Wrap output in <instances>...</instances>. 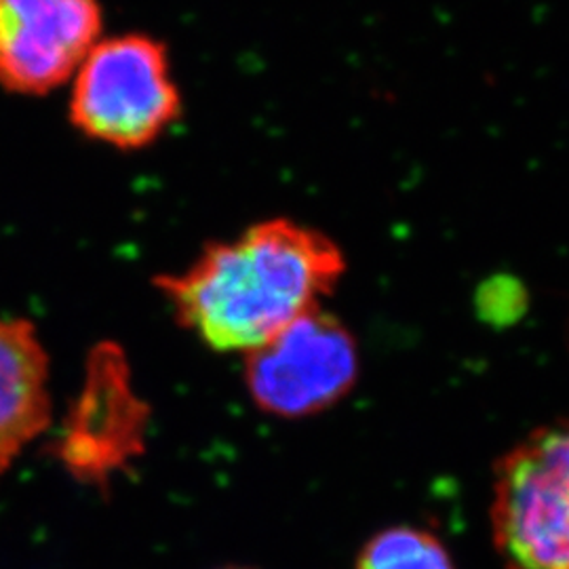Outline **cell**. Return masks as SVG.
I'll use <instances>...</instances> for the list:
<instances>
[{
	"label": "cell",
	"instance_id": "6da1fadb",
	"mask_svg": "<svg viewBox=\"0 0 569 569\" xmlns=\"http://www.w3.org/2000/svg\"><path fill=\"white\" fill-rule=\"evenodd\" d=\"M345 272V253L326 232L274 218L209 244L157 284L183 329L213 350L247 355L319 308Z\"/></svg>",
	"mask_w": 569,
	"mask_h": 569
},
{
	"label": "cell",
	"instance_id": "7a4b0ae2",
	"mask_svg": "<svg viewBox=\"0 0 569 569\" xmlns=\"http://www.w3.org/2000/svg\"><path fill=\"white\" fill-rule=\"evenodd\" d=\"M70 122L121 150L157 142L182 114L167 44L143 32L100 39L72 77Z\"/></svg>",
	"mask_w": 569,
	"mask_h": 569
},
{
	"label": "cell",
	"instance_id": "3957f363",
	"mask_svg": "<svg viewBox=\"0 0 569 569\" xmlns=\"http://www.w3.org/2000/svg\"><path fill=\"white\" fill-rule=\"evenodd\" d=\"M489 521L507 569H569V416L498 460Z\"/></svg>",
	"mask_w": 569,
	"mask_h": 569
},
{
	"label": "cell",
	"instance_id": "277c9868",
	"mask_svg": "<svg viewBox=\"0 0 569 569\" xmlns=\"http://www.w3.org/2000/svg\"><path fill=\"white\" fill-rule=\"evenodd\" d=\"M359 346L321 306L247 352L244 385L266 413L306 418L340 403L359 380Z\"/></svg>",
	"mask_w": 569,
	"mask_h": 569
},
{
	"label": "cell",
	"instance_id": "5b68a950",
	"mask_svg": "<svg viewBox=\"0 0 569 569\" xmlns=\"http://www.w3.org/2000/svg\"><path fill=\"white\" fill-rule=\"evenodd\" d=\"M100 0H0V87L47 96L102 39Z\"/></svg>",
	"mask_w": 569,
	"mask_h": 569
},
{
	"label": "cell",
	"instance_id": "8992f818",
	"mask_svg": "<svg viewBox=\"0 0 569 569\" xmlns=\"http://www.w3.org/2000/svg\"><path fill=\"white\" fill-rule=\"evenodd\" d=\"M91 363L61 456L74 475L102 483L140 446L143 409L110 350L98 352Z\"/></svg>",
	"mask_w": 569,
	"mask_h": 569
},
{
	"label": "cell",
	"instance_id": "52a82bcc",
	"mask_svg": "<svg viewBox=\"0 0 569 569\" xmlns=\"http://www.w3.org/2000/svg\"><path fill=\"white\" fill-rule=\"evenodd\" d=\"M49 420V361L37 329L0 319V477Z\"/></svg>",
	"mask_w": 569,
	"mask_h": 569
},
{
	"label": "cell",
	"instance_id": "ba28073f",
	"mask_svg": "<svg viewBox=\"0 0 569 569\" xmlns=\"http://www.w3.org/2000/svg\"><path fill=\"white\" fill-rule=\"evenodd\" d=\"M355 569H456L446 545L427 529L397 526L373 533Z\"/></svg>",
	"mask_w": 569,
	"mask_h": 569
},
{
	"label": "cell",
	"instance_id": "9c48e42d",
	"mask_svg": "<svg viewBox=\"0 0 569 569\" xmlns=\"http://www.w3.org/2000/svg\"><path fill=\"white\" fill-rule=\"evenodd\" d=\"M220 569H256V568H244V566H228V568Z\"/></svg>",
	"mask_w": 569,
	"mask_h": 569
}]
</instances>
